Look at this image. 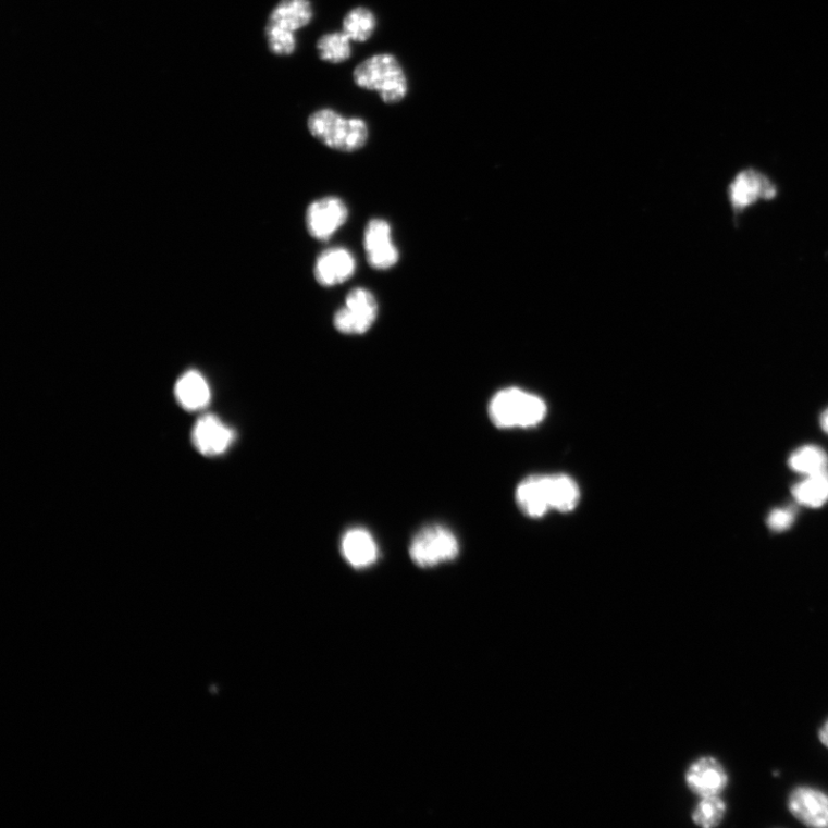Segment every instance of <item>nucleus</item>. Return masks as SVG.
I'll return each mask as SVG.
<instances>
[{"mask_svg": "<svg viewBox=\"0 0 828 828\" xmlns=\"http://www.w3.org/2000/svg\"><path fill=\"white\" fill-rule=\"evenodd\" d=\"M235 433L218 417H201L194 428L193 442L196 449L206 456L224 454L233 443Z\"/></svg>", "mask_w": 828, "mask_h": 828, "instance_id": "nucleus-12", "label": "nucleus"}, {"mask_svg": "<svg viewBox=\"0 0 828 828\" xmlns=\"http://www.w3.org/2000/svg\"><path fill=\"white\" fill-rule=\"evenodd\" d=\"M547 415L542 398L518 388L498 392L490 403V417L498 429H530Z\"/></svg>", "mask_w": 828, "mask_h": 828, "instance_id": "nucleus-3", "label": "nucleus"}, {"mask_svg": "<svg viewBox=\"0 0 828 828\" xmlns=\"http://www.w3.org/2000/svg\"><path fill=\"white\" fill-rule=\"evenodd\" d=\"M791 468L805 475L827 472L828 457L824 450L815 446H806L796 450L790 458Z\"/></svg>", "mask_w": 828, "mask_h": 828, "instance_id": "nucleus-22", "label": "nucleus"}, {"mask_svg": "<svg viewBox=\"0 0 828 828\" xmlns=\"http://www.w3.org/2000/svg\"><path fill=\"white\" fill-rule=\"evenodd\" d=\"M376 16L368 8L358 7L350 10L343 18L342 27L353 42L366 44L376 29Z\"/></svg>", "mask_w": 828, "mask_h": 828, "instance_id": "nucleus-19", "label": "nucleus"}, {"mask_svg": "<svg viewBox=\"0 0 828 828\" xmlns=\"http://www.w3.org/2000/svg\"><path fill=\"white\" fill-rule=\"evenodd\" d=\"M778 195L779 189L775 181L754 168L738 172L727 186V199H729L734 220L758 203L776 199Z\"/></svg>", "mask_w": 828, "mask_h": 828, "instance_id": "nucleus-4", "label": "nucleus"}, {"mask_svg": "<svg viewBox=\"0 0 828 828\" xmlns=\"http://www.w3.org/2000/svg\"><path fill=\"white\" fill-rule=\"evenodd\" d=\"M818 739L821 742V744L825 746V749L828 750V718L820 726V729L818 731Z\"/></svg>", "mask_w": 828, "mask_h": 828, "instance_id": "nucleus-25", "label": "nucleus"}, {"mask_svg": "<svg viewBox=\"0 0 828 828\" xmlns=\"http://www.w3.org/2000/svg\"><path fill=\"white\" fill-rule=\"evenodd\" d=\"M313 20L311 0H281L270 14L269 23L297 32Z\"/></svg>", "mask_w": 828, "mask_h": 828, "instance_id": "nucleus-16", "label": "nucleus"}, {"mask_svg": "<svg viewBox=\"0 0 828 828\" xmlns=\"http://www.w3.org/2000/svg\"><path fill=\"white\" fill-rule=\"evenodd\" d=\"M353 40L345 32H334L320 36L317 51L322 62L331 64L346 63L353 55Z\"/></svg>", "mask_w": 828, "mask_h": 828, "instance_id": "nucleus-18", "label": "nucleus"}, {"mask_svg": "<svg viewBox=\"0 0 828 828\" xmlns=\"http://www.w3.org/2000/svg\"><path fill=\"white\" fill-rule=\"evenodd\" d=\"M363 249L370 267L387 271L397 265L399 251L393 242L392 226L387 220L372 219L363 233Z\"/></svg>", "mask_w": 828, "mask_h": 828, "instance_id": "nucleus-10", "label": "nucleus"}, {"mask_svg": "<svg viewBox=\"0 0 828 828\" xmlns=\"http://www.w3.org/2000/svg\"><path fill=\"white\" fill-rule=\"evenodd\" d=\"M794 518L795 516L791 510L777 509L771 512L767 523L773 531L783 532L792 527Z\"/></svg>", "mask_w": 828, "mask_h": 828, "instance_id": "nucleus-24", "label": "nucleus"}, {"mask_svg": "<svg viewBox=\"0 0 828 828\" xmlns=\"http://www.w3.org/2000/svg\"><path fill=\"white\" fill-rule=\"evenodd\" d=\"M177 401L188 411L205 409L211 399L207 380L196 371H189L176 382Z\"/></svg>", "mask_w": 828, "mask_h": 828, "instance_id": "nucleus-15", "label": "nucleus"}, {"mask_svg": "<svg viewBox=\"0 0 828 828\" xmlns=\"http://www.w3.org/2000/svg\"><path fill=\"white\" fill-rule=\"evenodd\" d=\"M795 499L810 508H820L828 500V471L807 475L793 489Z\"/></svg>", "mask_w": 828, "mask_h": 828, "instance_id": "nucleus-20", "label": "nucleus"}, {"mask_svg": "<svg viewBox=\"0 0 828 828\" xmlns=\"http://www.w3.org/2000/svg\"><path fill=\"white\" fill-rule=\"evenodd\" d=\"M267 39L269 49L275 55L288 57L295 53L297 39L295 32L268 23Z\"/></svg>", "mask_w": 828, "mask_h": 828, "instance_id": "nucleus-23", "label": "nucleus"}, {"mask_svg": "<svg viewBox=\"0 0 828 828\" xmlns=\"http://www.w3.org/2000/svg\"><path fill=\"white\" fill-rule=\"evenodd\" d=\"M354 83L363 90L379 94L383 103L397 104L409 92V81L399 60L391 53L374 54L353 73Z\"/></svg>", "mask_w": 828, "mask_h": 828, "instance_id": "nucleus-1", "label": "nucleus"}, {"mask_svg": "<svg viewBox=\"0 0 828 828\" xmlns=\"http://www.w3.org/2000/svg\"><path fill=\"white\" fill-rule=\"evenodd\" d=\"M310 134L330 149L356 152L367 146L370 129L367 121L346 118L333 109H320L308 119Z\"/></svg>", "mask_w": 828, "mask_h": 828, "instance_id": "nucleus-2", "label": "nucleus"}, {"mask_svg": "<svg viewBox=\"0 0 828 828\" xmlns=\"http://www.w3.org/2000/svg\"><path fill=\"white\" fill-rule=\"evenodd\" d=\"M341 552L343 557L355 569H367L379 557L378 543L366 529H351L342 537Z\"/></svg>", "mask_w": 828, "mask_h": 828, "instance_id": "nucleus-13", "label": "nucleus"}, {"mask_svg": "<svg viewBox=\"0 0 828 828\" xmlns=\"http://www.w3.org/2000/svg\"><path fill=\"white\" fill-rule=\"evenodd\" d=\"M349 218L345 201L329 196L312 201L307 210L306 224L310 235L318 240H328L335 235Z\"/></svg>", "mask_w": 828, "mask_h": 828, "instance_id": "nucleus-7", "label": "nucleus"}, {"mask_svg": "<svg viewBox=\"0 0 828 828\" xmlns=\"http://www.w3.org/2000/svg\"><path fill=\"white\" fill-rule=\"evenodd\" d=\"M685 786L699 798L721 795L730 783L729 773L714 756L694 761L684 774Z\"/></svg>", "mask_w": 828, "mask_h": 828, "instance_id": "nucleus-8", "label": "nucleus"}, {"mask_svg": "<svg viewBox=\"0 0 828 828\" xmlns=\"http://www.w3.org/2000/svg\"><path fill=\"white\" fill-rule=\"evenodd\" d=\"M787 810L804 826L828 828V794L816 787H795L787 799Z\"/></svg>", "mask_w": 828, "mask_h": 828, "instance_id": "nucleus-9", "label": "nucleus"}, {"mask_svg": "<svg viewBox=\"0 0 828 828\" xmlns=\"http://www.w3.org/2000/svg\"><path fill=\"white\" fill-rule=\"evenodd\" d=\"M516 498L521 510L530 517H543L552 510L544 475L524 479L517 489Z\"/></svg>", "mask_w": 828, "mask_h": 828, "instance_id": "nucleus-14", "label": "nucleus"}, {"mask_svg": "<svg viewBox=\"0 0 828 828\" xmlns=\"http://www.w3.org/2000/svg\"><path fill=\"white\" fill-rule=\"evenodd\" d=\"M727 814V804L721 795L699 798L692 813L693 823L702 828L718 827Z\"/></svg>", "mask_w": 828, "mask_h": 828, "instance_id": "nucleus-21", "label": "nucleus"}, {"mask_svg": "<svg viewBox=\"0 0 828 828\" xmlns=\"http://www.w3.org/2000/svg\"><path fill=\"white\" fill-rule=\"evenodd\" d=\"M357 262L346 248H331L322 251L316 260L314 277L322 287H335L350 280Z\"/></svg>", "mask_w": 828, "mask_h": 828, "instance_id": "nucleus-11", "label": "nucleus"}, {"mask_svg": "<svg viewBox=\"0 0 828 828\" xmlns=\"http://www.w3.org/2000/svg\"><path fill=\"white\" fill-rule=\"evenodd\" d=\"M379 305L375 296L367 288H354L346 297L345 307L333 318L335 330L345 335L368 333L378 319Z\"/></svg>", "mask_w": 828, "mask_h": 828, "instance_id": "nucleus-6", "label": "nucleus"}, {"mask_svg": "<svg viewBox=\"0 0 828 828\" xmlns=\"http://www.w3.org/2000/svg\"><path fill=\"white\" fill-rule=\"evenodd\" d=\"M551 509L568 514L576 509L580 491L573 479L564 474L544 475Z\"/></svg>", "mask_w": 828, "mask_h": 828, "instance_id": "nucleus-17", "label": "nucleus"}, {"mask_svg": "<svg viewBox=\"0 0 828 828\" xmlns=\"http://www.w3.org/2000/svg\"><path fill=\"white\" fill-rule=\"evenodd\" d=\"M820 422L823 430L828 433V410L823 415Z\"/></svg>", "mask_w": 828, "mask_h": 828, "instance_id": "nucleus-26", "label": "nucleus"}, {"mask_svg": "<svg viewBox=\"0 0 828 828\" xmlns=\"http://www.w3.org/2000/svg\"><path fill=\"white\" fill-rule=\"evenodd\" d=\"M459 555V542L455 534L441 524L423 528L413 537L410 556L418 567L434 568L442 563L456 559Z\"/></svg>", "mask_w": 828, "mask_h": 828, "instance_id": "nucleus-5", "label": "nucleus"}]
</instances>
